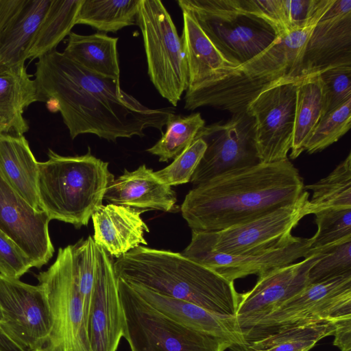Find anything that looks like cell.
I'll use <instances>...</instances> for the list:
<instances>
[{
	"label": "cell",
	"mask_w": 351,
	"mask_h": 351,
	"mask_svg": "<svg viewBox=\"0 0 351 351\" xmlns=\"http://www.w3.org/2000/svg\"><path fill=\"white\" fill-rule=\"evenodd\" d=\"M37 101L61 114L70 136L93 134L116 142L143 137L155 128L162 134L172 107L150 108L121 88L119 79L95 73L54 49L36 62Z\"/></svg>",
	"instance_id": "cell-1"
},
{
	"label": "cell",
	"mask_w": 351,
	"mask_h": 351,
	"mask_svg": "<svg viewBox=\"0 0 351 351\" xmlns=\"http://www.w3.org/2000/svg\"><path fill=\"white\" fill-rule=\"evenodd\" d=\"M304 186L288 158L258 162L193 186L182 204V215L192 230L218 231L294 203Z\"/></svg>",
	"instance_id": "cell-2"
},
{
	"label": "cell",
	"mask_w": 351,
	"mask_h": 351,
	"mask_svg": "<svg viewBox=\"0 0 351 351\" xmlns=\"http://www.w3.org/2000/svg\"><path fill=\"white\" fill-rule=\"evenodd\" d=\"M113 267L117 278L128 284L236 317L241 293L234 282L182 253L140 245L118 258Z\"/></svg>",
	"instance_id": "cell-3"
},
{
	"label": "cell",
	"mask_w": 351,
	"mask_h": 351,
	"mask_svg": "<svg viewBox=\"0 0 351 351\" xmlns=\"http://www.w3.org/2000/svg\"><path fill=\"white\" fill-rule=\"evenodd\" d=\"M318 21L278 36L253 58L226 70L195 91L185 95L184 108L193 110L211 106L232 114L243 112L265 90L304 77L302 56L308 38Z\"/></svg>",
	"instance_id": "cell-4"
},
{
	"label": "cell",
	"mask_w": 351,
	"mask_h": 351,
	"mask_svg": "<svg viewBox=\"0 0 351 351\" xmlns=\"http://www.w3.org/2000/svg\"><path fill=\"white\" fill-rule=\"evenodd\" d=\"M108 162L88 152L64 156L49 149L48 159L38 162L37 190L40 208L50 220L76 228L87 226L101 206L109 184L114 179Z\"/></svg>",
	"instance_id": "cell-5"
},
{
	"label": "cell",
	"mask_w": 351,
	"mask_h": 351,
	"mask_svg": "<svg viewBox=\"0 0 351 351\" xmlns=\"http://www.w3.org/2000/svg\"><path fill=\"white\" fill-rule=\"evenodd\" d=\"M178 4L237 66L261 53L278 37L267 23L243 12L239 0H178Z\"/></svg>",
	"instance_id": "cell-6"
},
{
	"label": "cell",
	"mask_w": 351,
	"mask_h": 351,
	"mask_svg": "<svg viewBox=\"0 0 351 351\" xmlns=\"http://www.w3.org/2000/svg\"><path fill=\"white\" fill-rule=\"evenodd\" d=\"M123 311V338L131 351H225L231 345L217 337L185 327L143 300L117 278Z\"/></svg>",
	"instance_id": "cell-7"
},
{
	"label": "cell",
	"mask_w": 351,
	"mask_h": 351,
	"mask_svg": "<svg viewBox=\"0 0 351 351\" xmlns=\"http://www.w3.org/2000/svg\"><path fill=\"white\" fill-rule=\"evenodd\" d=\"M136 24L143 36L150 80L160 95L176 106L187 89L189 75L175 24L159 0H140Z\"/></svg>",
	"instance_id": "cell-8"
},
{
	"label": "cell",
	"mask_w": 351,
	"mask_h": 351,
	"mask_svg": "<svg viewBox=\"0 0 351 351\" xmlns=\"http://www.w3.org/2000/svg\"><path fill=\"white\" fill-rule=\"evenodd\" d=\"M36 278L49 302L51 328L48 351H92L71 245L58 250L55 262Z\"/></svg>",
	"instance_id": "cell-9"
},
{
	"label": "cell",
	"mask_w": 351,
	"mask_h": 351,
	"mask_svg": "<svg viewBox=\"0 0 351 351\" xmlns=\"http://www.w3.org/2000/svg\"><path fill=\"white\" fill-rule=\"evenodd\" d=\"M309 192L300 198L247 222L212 232L192 230L186 248L240 255L263 251L281 243L291 236L292 230L309 215Z\"/></svg>",
	"instance_id": "cell-10"
},
{
	"label": "cell",
	"mask_w": 351,
	"mask_h": 351,
	"mask_svg": "<svg viewBox=\"0 0 351 351\" xmlns=\"http://www.w3.org/2000/svg\"><path fill=\"white\" fill-rule=\"evenodd\" d=\"M351 315V273L308 284L298 294L243 330L247 343L295 325Z\"/></svg>",
	"instance_id": "cell-11"
},
{
	"label": "cell",
	"mask_w": 351,
	"mask_h": 351,
	"mask_svg": "<svg viewBox=\"0 0 351 351\" xmlns=\"http://www.w3.org/2000/svg\"><path fill=\"white\" fill-rule=\"evenodd\" d=\"M206 149L190 182L193 186L224 173L259 162L255 143V121L248 112L232 114L226 121L204 125L195 139Z\"/></svg>",
	"instance_id": "cell-12"
},
{
	"label": "cell",
	"mask_w": 351,
	"mask_h": 351,
	"mask_svg": "<svg viewBox=\"0 0 351 351\" xmlns=\"http://www.w3.org/2000/svg\"><path fill=\"white\" fill-rule=\"evenodd\" d=\"M0 328L25 351L44 348L51 319L49 302L41 285L0 274Z\"/></svg>",
	"instance_id": "cell-13"
},
{
	"label": "cell",
	"mask_w": 351,
	"mask_h": 351,
	"mask_svg": "<svg viewBox=\"0 0 351 351\" xmlns=\"http://www.w3.org/2000/svg\"><path fill=\"white\" fill-rule=\"evenodd\" d=\"M302 79L278 84L261 93L248 105L246 112L255 121L259 162L288 158L293 143L297 86Z\"/></svg>",
	"instance_id": "cell-14"
},
{
	"label": "cell",
	"mask_w": 351,
	"mask_h": 351,
	"mask_svg": "<svg viewBox=\"0 0 351 351\" xmlns=\"http://www.w3.org/2000/svg\"><path fill=\"white\" fill-rule=\"evenodd\" d=\"M322 254L319 250L302 261L274 269L258 277L250 291L241 293L236 319L242 332L302 291L308 285L311 268Z\"/></svg>",
	"instance_id": "cell-15"
},
{
	"label": "cell",
	"mask_w": 351,
	"mask_h": 351,
	"mask_svg": "<svg viewBox=\"0 0 351 351\" xmlns=\"http://www.w3.org/2000/svg\"><path fill=\"white\" fill-rule=\"evenodd\" d=\"M113 263L112 256L96 244L95 278L88 322L92 351H117L124 336V315Z\"/></svg>",
	"instance_id": "cell-16"
},
{
	"label": "cell",
	"mask_w": 351,
	"mask_h": 351,
	"mask_svg": "<svg viewBox=\"0 0 351 351\" xmlns=\"http://www.w3.org/2000/svg\"><path fill=\"white\" fill-rule=\"evenodd\" d=\"M50 219L28 204L0 174V230L40 268L51 258L54 247L49 232Z\"/></svg>",
	"instance_id": "cell-17"
},
{
	"label": "cell",
	"mask_w": 351,
	"mask_h": 351,
	"mask_svg": "<svg viewBox=\"0 0 351 351\" xmlns=\"http://www.w3.org/2000/svg\"><path fill=\"white\" fill-rule=\"evenodd\" d=\"M310 247L309 238L292 235L272 247L253 253L231 255L186 247L182 254L234 282L252 274L260 277L274 269L293 263L308 256Z\"/></svg>",
	"instance_id": "cell-18"
},
{
	"label": "cell",
	"mask_w": 351,
	"mask_h": 351,
	"mask_svg": "<svg viewBox=\"0 0 351 351\" xmlns=\"http://www.w3.org/2000/svg\"><path fill=\"white\" fill-rule=\"evenodd\" d=\"M128 285L149 305L173 321L221 339L229 343L233 351H247L248 343L236 317L219 315L193 303L162 295L140 285Z\"/></svg>",
	"instance_id": "cell-19"
},
{
	"label": "cell",
	"mask_w": 351,
	"mask_h": 351,
	"mask_svg": "<svg viewBox=\"0 0 351 351\" xmlns=\"http://www.w3.org/2000/svg\"><path fill=\"white\" fill-rule=\"evenodd\" d=\"M144 211L113 204L101 205L91 217L95 243L117 258L141 244L146 245L144 234L149 230L141 217Z\"/></svg>",
	"instance_id": "cell-20"
},
{
	"label": "cell",
	"mask_w": 351,
	"mask_h": 351,
	"mask_svg": "<svg viewBox=\"0 0 351 351\" xmlns=\"http://www.w3.org/2000/svg\"><path fill=\"white\" fill-rule=\"evenodd\" d=\"M104 199L109 204L147 211L158 210L169 212L177 201L176 193L154 175L145 165L114 179L108 186Z\"/></svg>",
	"instance_id": "cell-21"
},
{
	"label": "cell",
	"mask_w": 351,
	"mask_h": 351,
	"mask_svg": "<svg viewBox=\"0 0 351 351\" xmlns=\"http://www.w3.org/2000/svg\"><path fill=\"white\" fill-rule=\"evenodd\" d=\"M342 64H351V14L318 21L306 42L302 71L306 77Z\"/></svg>",
	"instance_id": "cell-22"
},
{
	"label": "cell",
	"mask_w": 351,
	"mask_h": 351,
	"mask_svg": "<svg viewBox=\"0 0 351 351\" xmlns=\"http://www.w3.org/2000/svg\"><path fill=\"white\" fill-rule=\"evenodd\" d=\"M182 12L183 27L180 38L188 66L185 94L188 95L237 66L222 55L189 12Z\"/></svg>",
	"instance_id": "cell-23"
},
{
	"label": "cell",
	"mask_w": 351,
	"mask_h": 351,
	"mask_svg": "<svg viewBox=\"0 0 351 351\" xmlns=\"http://www.w3.org/2000/svg\"><path fill=\"white\" fill-rule=\"evenodd\" d=\"M38 163L23 135L0 134V174L28 204L40 210Z\"/></svg>",
	"instance_id": "cell-24"
},
{
	"label": "cell",
	"mask_w": 351,
	"mask_h": 351,
	"mask_svg": "<svg viewBox=\"0 0 351 351\" xmlns=\"http://www.w3.org/2000/svg\"><path fill=\"white\" fill-rule=\"evenodd\" d=\"M51 0H27L21 11L0 34V61L6 67L23 64L32 41Z\"/></svg>",
	"instance_id": "cell-25"
},
{
	"label": "cell",
	"mask_w": 351,
	"mask_h": 351,
	"mask_svg": "<svg viewBox=\"0 0 351 351\" xmlns=\"http://www.w3.org/2000/svg\"><path fill=\"white\" fill-rule=\"evenodd\" d=\"M118 38L105 33L69 34L63 53L85 69L101 75L119 79Z\"/></svg>",
	"instance_id": "cell-26"
},
{
	"label": "cell",
	"mask_w": 351,
	"mask_h": 351,
	"mask_svg": "<svg viewBox=\"0 0 351 351\" xmlns=\"http://www.w3.org/2000/svg\"><path fill=\"white\" fill-rule=\"evenodd\" d=\"M33 76L27 73L25 64L8 68L0 73V114L10 122L16 135H23L28 131L23 112L37 101Z\"/></svg>",
	"instance_id": "cell-27"
},
{
	"label": "cell",
	"mask_w": 351,
	"mask_h": 351,
	"mask_svg": "<svg viewBox=\"0 0 351 351\" xmlns=\"http://www.w3.org/2000/svg\"><path fill=\"white\" fill-rule=\"evenodd\" d=\"M83 0H51L29 47L27 59L34 60L54 49L71 32Z\"/></svg>",
	"instance_id": "cell-28"
},
{
	"label": "cell",
	"mask_w": 351,
	"mask_h": 351,
	"mask_svg": "<svg viewBox=\"0 0 351 351\" xmlns=\"http://www.w3.org/2000/svg\"><path fill=\"white\" fill-rule=\"evenodd\" d=\"M322 85L317 73L302 78L296 91L294 129L290 158L295 159L304 146L322 116Z\"/></svg>",
	"instance_id": "cell-29"
},
{
	"label": "cell",
	"mask_w": 351,
	"mask_h": 351,
	"mask_svg": "<svg viewBox=\"0 0 351 351\" xmlns=\"http://www.w3.org/2000/svg\"><path fill=\"white\" fill-rule=\"evenodd\" d=\"M334 330L330 320L295 325L250 341L247 351H308Z\"/></svg>",
	"instance_id": "cell-30"
},
{
	"label": "cell",
	"mask_w": 351,
	"mask_h": 351,
	"mask_svg": "<svg viewBox=\"0 0 351 351\" xmlns=\"http://www.w3.org/2000/svg\"><path fill=\"white\" fill-rule=\"evenodd\" d=\"M140 0H83L75 24L116 33L136 24Z\"/></svg>",
	"instance_id": "cell-31"
},
{
	"label": "cell",
	"mask_w": 351,
	"mask_h": 351,
	"mask_svg": "<svg viewBox=\"0 0 351 351\" xmlns=\"http://www.w3.org/2000/svg\"><path fill=\"white\" fill-rule=\"evenodd\" d=\"M304 190L313 192L309 215L326 208H351V152L327 176Z\"/></svg>",
	"instance_id": "cell-32"
},
{
	"label": "cell",
	"mask_w": 351,
	"mask_h": 351,
	"mask_svg": "<svg viewBox=\"0 0 351 351\" xmlns=\"http://www.w3.org/2000/svg\"><path fill=\"white\" fill-rule=\"evenodd\" d=\"M165 133L146 151L158 156L160 162L175 159L195 140L199 130L205 125L199 112L187 116L171 114L166 122Z\"/></svg>",
	"instance_id": "cell-33"
},
{
	"label": "cell",
	"mask_w": 351,
	"mask_h": 351,
	"mask_svg": "<svg viewBox=\"0 0 351 351\" xmlns=\"http://www.w3.org/2000/svg\"><path fill=\"white\" fill-rule=\"evenodd\" d=\"M314 215L317 231L309 238V255L322 247L351 239V208H326Z\"/></svg>",
	"instance_id": "cell-34"
},
{
	"label": "cell",
	"mask_w": 351,
	"mask_h": 351,
	"mask_svg": "<svg viewBox=\"0 0 351 351\" xmlns=\"http://www.w3.org/2000/svg\"><path fill=\"white\" fill-rule=\"evenodd\" d=\"M350 127L351 99L321 117L304 146V151L314 154L325 149L347 133Z\"/></svg>",
	"instance_id": "cell-35"
},
{
	"label": "cell",
	"mask_w": 351,
	"mask_h": 351,
	"mask_svg": "<svg viewBox=\"0 0 351 351\" xmlns=\"http://www.w3.org/2000/svg\"><path fill=\"white\" fill-rule=\"evenodd\" d=\"M71 250L88 327L95 278L96 244L93 237L88 236L71 245Z\"/></svg>",
	"instance_id": "cell-36"
},
{
	"label": "cell",
	"mask_w": 351,
	"mask_h": 351,
	"mask_svg": "<svg viewBox=\"0 0 351 351\" xmlns=\"http://www.w3.org/2000/svg\"><path fill=\"white\" fill-rule=\"evenodd\" d=\"M317 74L322 90V117L351 99V64L331 66Z\"/></svg>",
	"instance_id": "cell-37"
},
{
	"label": "cell",
	"mask_w": 351,
	"mask_h": 351,
	"mask_svg": "<svg viewBox=\"0 0 351 351\" xmlns=\"http://www.w3.org/2000/svg\"><path fill=\"white\" fill-rule=\"evenodd\" d=\"M319 250H323V254L309 271L308 284L351 273V239L314 252Z\"/></svg>",
	"instance_id": "cell-38"
},
{
	"label": "cell",
	"mask_w": 351,
	"mask_h": 351,
	"mask_svg": "<svg viewBox=\"0 0 351 351\" xmlns=\"http://www.w3.org/2000/svg\"><path fill=\"white\" fill-rule=\"evenodd\" d=\"M206 149V144L202 139H195L169 166L154 171V176L170 186L190 182Z\"/></svg>",
	"instance_id": "cell-39"
},
{
	"label": "cell",
	"mask_w": 351,
	"mask_h": 351,
	"mask_svg": "<svg viewBox=\"0 0 351 351\" xmlns=\"http://www.w3.org/2000/svg\"><path fill=\"white\" fill-rule=\"evenodd\" d=\"M331 2L332 0H282L288 30L302 29L319 21Z\"/></svg>",
	"instance_id": "cell-40"
},
{
	"label": "cell",
	"mask_w": 351,
	"mask_h": 351,
	"mask_svg": "<svg viewBox=\"0 0 351 351\" xmlns=\"http://www.w3.org/2000/svg\"><path fill=\"white\" fill-rule=\"evenodd\" d=\"M33 264L25 252L0 230V274L19 279Z\"/></svg>",
	"instance_id": "cell-41"
},
{
	"label": "cell",
	"mask_w": 351,
	"mask_h": 351,
	"mask_svg": "<svg viewBox=\"0 0 351 351\" xmlns=\"http://www.w3.org/2000/svg\"><path fill=\"white\" fill-rule=\"evenodd\" d=\"M245 13L267 23L278 36L286 35L287 29L283 12L282 0H239Z\"/></svg>",
	"instance_id": "cell-42"
},
{
	"label": "cell",
	"mask_w": 351,
	"mask_h": 351,
	"mask_svg": "<svg viewBox=\"0 0 351 351\" xmlns=\"http://www.w3.org/2000/svg\"><path fill=\"white\" fill-rule=\"evenodd\" d=\"M334 346L341 351H351V315L334 321Z\"/></svg>",
	"instance_id": "cell-43"
},
{
	"label": "cell",
	"mask_w": 351,
	"mask_h": 351,
	"mask_svg": "<svg viewBox=\"0 0 351 351\" xmlns=\"http://www.w3.org/2000/svg\"><path fill=\"white\" fill-rule=\"evenodd\" d=\"M27 0H0V34L25 6Z\"/></svg>",
	"instance_id": "cell-44"
},
{
	"label": "cell",
	"mask_w": 351,
	"mask_h": 351,
	"mask_svg": "<svg viewBox=\"0 0 351 351\" xmlns=\"http://www.w3.org/2000/svg\"><path fill=\"white\" fill-rule=\"evenodd\" d=\"M351 14V0H332L319 20H328Z\"/></svg>",
	"instance_id": "cell-45"
},
{
	"label": "cell",
	"mask_w": 351,
	"mask_h": 351,
	"mask_svg": "<svg viewBox=\"0 0 351 351\" xmlns=\"http://www.w3.org/2000/svg\"><path fill=\"white\" fill-rule=\"evenodd\" d=\"M0 351H25L0 328Z\"/></svg>",
	"instance_id": "cell-46"
},
{
	"label": "cell",
	"mask_w": 351,
	"mask_h": 351,
	"mask_svg": "<svg viewBox=\"0 0 351 351\" xmlns=\"http://www.w3.org/2000/svg\"><path fill=\"white\" fill-rule=\"evenodd\" d=\"M5 133L14 134L13 128L10 122L0 114V134Z\"/></svg>",
	"instance_id": "cell-47"
},
{
	"label": "cell",
	"mask_w": 351,
	"mask_h": 351,
	"mask_svg": "<svg viewBox=\"0 0 351 351\" xmlns=\"http://www.w3.org/2000/svg\"><path fill=\"white\" fill-rule=\"evenodd\" d=\"M8 68H6L0 61V73L3 72L5 70H6Z\"/></svg>",
	"instance_id": "cell-48"
},
{
	"label": "cell",
	"mask_w": 351,
	"mask_h": 351,
	"mask_svg": "<svg viewBox=\"0 0 351 351\" xmlns=\"http://www.w3.org/2000/svg\"><path fill=\"white\" fill-rule=\"evenodd\" d=\"M31 351H48L45 348H37Z\"/></svg>",
	"instance_id": "cell-49"
},
{
	"label": "cell",
	"mask_w": 351,
	"mask_h": 351,
	"mask_svg": "<svg viewBox=\"0 0 351 351\" xmlns=\"http://www.w3.org/2000/svg\"><path fill=\"white\" fill-rule=\"evenodd\" d=\"M2 319V314H1V308H0V322L1 321Z\"/></svg>",
	"instance_id": "cell-50"
}]
</instances>
